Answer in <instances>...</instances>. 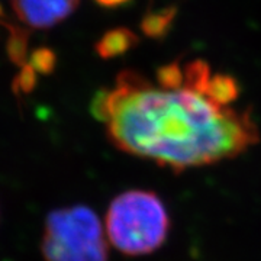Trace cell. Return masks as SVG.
<instances>
[{"label": "cell", "instance_id": "1", "mask_svg": "<svg viewBox=\"0 0 261 261\" xmlns=\"http://www.w3.org/2000/svg\"><path fill=\"white\" fill-rule=\"evenodd\" d=\"M92 111L116 148L174 173L235 159L260 141L250 112L218 105L187 84L151 83L132 70L94 97Z\"/></svg>", "mask_w": 261, "mask_h": 261}, {"label": "cell", "instance_id": "2", "mask_svg": "<svg viewBox=\"0 0 261 261\" xmlns=\"http://www.w3.org/2000/svg\"><path fill=\"white\" fill-rule=\"evenodd\" d=\"M170 229L163 200L154 192L129 190L116 196L106 214V233L113 247L126 255L159 250Z\"/></svg>", "mask_w": 261, "mask_h": 261}, {"label": "cell", "instance_id": "3", "mask_svg": "<svg viewBox=\"0 0 261 261\" xmlns=\"http://www.w3.org/2000/svg\"><path fill=\"white\" fill-rule=\"evenodd\" d=\"M41 250L45 261H109L102 224L87 206L61 207L48 215Z\"/></svg>", "mask_w": 261, "mask_h": 261}, {"label": "cell", "instance_id": "4", "mask_svg": "<svg viewBox=\"0 0 261 261\" xmlns=\"http://www.w3.org/2000/svg\"><path fill=\"white\" fill-rule=\"evenodd\" d=\"M15 15L31 29H49L67 19L80 0H10Z\"/></svg>", "mask_w": 261, "mask_h": 261}, {"label": "cell", "instance_id": "5", "mask_svg": "<svg viewBox=\"0 0 261 261\" xmlns=\"http://www.w3.org/2000/svg\"><path fill=\"white\" fill-rule=\"evenodd\" d=\"M140 42V38L128 28H115L108 31L94 45L97 56L102 58H115L123 56Z\"/></svg>", "mask_w": 261, "mask_h": 261}, {"label": "cell", "instance_id": "6", "mask_svg": "<svg viewBox=\"0 0 261 261\" xmlns=\"http://www.w3.org/2000/svg\"><path fill=\"white\" fill-rule=\"evenodd\" d=\"M177 15L176 6L149 9L141 20V31L152 39H163L173 28Z\"/></svg>", "mask_w": 261, "mask_h": 261}, {"label": "cell", "instance_id": "7", "mask_svg": "<svg viewBox=\"0 0 261 261\" xmlns=\"http://www.w3.org/2000/svg\"><path fill=\"white\" fill-rule=\"evenodd\" d=\"M203 93L218 105L229 106L240 96V86L232 75L212 74L206 83Z\"/></svg>", "mask_w": 261, "mask_h": 261}, {"label": "cell", "instance_id": "8", "mask_svg": "<svg viewBox=\"0 0 261 261\" xmlns=\"http://www.w3.org/2000/svg\"><path fill=\"white\" fill-rule=\"evenodd\" d=\"M28 65L34 68V71L37 74H39V73L41 74H47L56 65V56H54L53 51H49L47 48H41V49H37L32 54Z\"/></svg>", "mask_w": 261, "mask_h": 261}, {"label": "cell", "instance_id": "9", "mask_svg": "<svg viewBox=\"0 0 261 261\" xmlns=\"http://www.w3.org/2000/svg\"><path fill=\"white\" fill-rule=\"evenodd\" d=\"M96 2L106 8H115V6H121V5L128 3L129 0H96Z\"/></svg>", "mask_w": 261, "mask_h": 261}]
</instances>
